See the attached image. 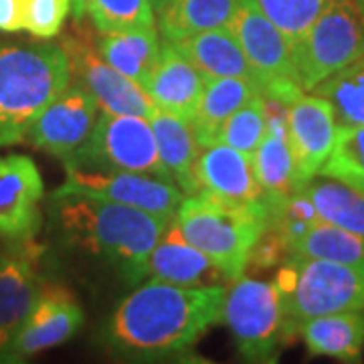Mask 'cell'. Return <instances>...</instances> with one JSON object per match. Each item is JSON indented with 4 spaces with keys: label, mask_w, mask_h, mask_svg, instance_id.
Segmentation results:
<instances>
[{
    "label": "cell",
    "mask_w": 364,
    "mask_h": 364,
    "mask_svg": "<svg viewBox=\"0 0 364 364\" xmlns=\"http://www.w3.org/2000/svg\"><path fill=\"white\" fill-rule=\"evenodd\" d=\"M193 176L195 195L198 196L221 198L245 207L265 205L251 156L225 144H215L198 152Z\"/></svg>",
    "instance_id": "cell-17"
},
{
    "label": "cell",
    "mask_w": 364,
    "mask_h": 364,
    "mask_svg": "<svg viewBox=\"0 0 364 364\" xmlns=\"http://www.w3.org/2000/svg\"><path fill=\"white\" fill-rule=\"evenodd\" d=\"M47 210L61 245L105 263L128 287L142 284L148 257L172 221L104 198L55 191Z\"/></svg>",
    "instance_id": "cell-2"
},
{
    "label": "cell",
    "mask_w": 364,
    "mask_h": 364,
    "mask_svg": "<svg viewBox=\"0 0 364 364\" xmlns=\"http://www.w3.org/2000/svg\"><path fill=\"white\" fill-rule=\"evenodd\" d=\"M85 326V312L75 294L59 282H43L33 310L9 350V363L65 344Z\"/></svg>",
    "instance_id": "cell-12"
},
{
    "label": "cell",
    "mask_w": 364,
    "mask_h": 364,
    "mask_svg": "<svg viewBox=\"0 0 364 364\" xmlns=\"http://www.w3.org/2000/svg\"><path fill=\"white\" fill-rule=\"evenodd\" d=\"M205 83L207 77L174 47L172 41H160L156 67L144 87L158 109L193 122Z\"/></svg>",
    "instance_id": "cell-18"
},
{
    "label": "cell",
    "mask_w": 364,
    "mask_h": 364,
    "mask_svg": "<svg viewBox=\"0 0 364 364\" xmlns=\"http://www.w3.org/2000/svg\"><path fill=\"white\" fill-rule=\"evenodd\" d=\"M320 219L340 229L364 235V191L336 178H312L304 188Z\"/></svg>",
    "instance_id": "cell-27"
},
{
    "label": "cell",
    "mask_w": 364,
    "mask_h": 364,
    "mask_svg": "<svg viewBox=\"0 0 364 364\" xmlns=\"http://www.w3.org/2000/svg\"><path fill=\"white\" fill-rule=\"evenodd\" d=\"M73 21H90L95 31L156 28L150 0H71Z\"/></svg>",
    "instance_id": "cell-28"
},
{
    "label": "cell",
    "mask_w": 364,
    "mask_h": 364,
    "mask_svg": "<svg viewBox=\"0 0 364 364\" xmlns=\"http://www.w3.org/2000/svg\"><path fill=\"white\" fill-rule=\"evenodd\" d=\"M150 126L156 138L160 160L168 170L170 178L176 181L186 196L195 195L193 168L200 148L196 144L193 122L156 107L150 117Z\"/></svg>",
    "instance_id": "cell-24"
},
{
    "label": "cell",
    "mask_w": 364,
    "mask_h": 364,
    "mask_svg": "<svg viewBox=\"0 0 364 364\" xmlns=\"http://www.w3.org/2000/svg\"><path fill=\"white\" fill-rule=\"evenodd\" d=\"M291 247L287 245L284 235L279 233L275 227L267 225L265 231L259 235L255 245L249 251L247 263H245V273L247 275H259L282 265L289 257Z\"/></svg>",
    "instance_id": "cell-36"
},
{
    "label": "cell",
    "mask_w": 364,
    "mask_h": 364,
    "mask_svg": "<svg viewBox=\"0 0 364 364\" xmlns=\"http://www.w3.org/2000/svg\"><path fill=\"white\" fill-rule=\"evenodd\" d=\"M298 334L312 356H328L340 363H360L364 348V312H334L308 318Z\"/></svg>",
    "instance_id": "cell-21"
},
{
    "label": "cell",
    "mask_w": 364,
    "mask_h": 364,
    "mask_svg": "<svg viewBox=\"0 0 364 364\" xmlns=\"http://www.w3.org/2000/svg\"><path fill=\"white\" fill-rule=\"evenodd\" d=\"M71 81L90 91L102 112L140 116L150 119L156 105L142 85L109 65L95 47V26L90 21H73L61 37Z\"/></svg>",
    "instance_id": "cell-9"
},
{
    "label": "cell",
    "mask_w": 364,
    "mask_h": 364,
    "mask_svg": "<svg viewBox=\"0 0 364 364\" xmlns=\"http://www.w3.org/2000/svg\"><path fill=\"white\" fill-rule=\"evenodd\" d=\"M312 93L332 104L338 126H364V55L324 79Z\"/></svg>",
    "instance_id": "cell-29"
},
{
    "label": "cell",
    "mask_w": 364,
    "mask_h": 364,
    "mask_svg": "<svg viewBox=\"0 0 364 364\" xmlns=\"http://www.w3.org/2000/svg\"><path fill=\"white\" fill-rule=\"evenodd\" d=\"M63 164L100 170H126L172 181L158 154L150 119L102 112L90 138Z\"/></svg>",
    "instance_id": "cell-8"
},
{
    "label": "cell",
    "mask_w": 364,
    "mask_h": 364,
    "mask_svg": "<svg viewBox=\"0 0 364 364\" xmlns=\"http://www.w3.org/2000/svg\"><path fill=\"white\" fill-rule=\"evenodd\" d=\"M182 237L203 251L225 282L245 273L249 251L269 225L265 205L245 207L210 196H186L174 215Z\"/></svg>",
    "instance_id": "cell-4"
},
{
    "label": "cell",
    "mask_w": 364,
    "mask_h": 364,
    "mask_svg": "<svg viewBox=\"0 0 364 364\" xmlns=\"http://www.w3.org/2000/svg\"><path fill=\"white\" fill-rule=\"evenodd\" d=\"M259 95V85L245 77L207 79L200 102L193 117V130L198 148L219 144L223 126L239 107Z\"/></svg>",
    "instance_id": "cell-22"
},
{
    "label": "cell",
    "mask_w": 364,
    "mask_h": 364,
    "mask_svg": "<svg viewBox=\"0 0 364 364\" xmlns=\"http://www.w3.org/2000/svg\"><path fill=\"white\" fill-rule=\"evenodd\" d=\"M148 275L176 286H208L225 282L215 263L182 237L174 217L148 257Z\"/></svg>",
    "instance_id": "cell-19"
},
{
    "label": "cell",
    "mask_w": 364,
    "mask_h": 364,
    "mask_svg": "<svg viewBox=\"0 0 364 364\" xmlns=\"http://www.w3.org/2000/svg\"><path fill=\"white\" fill-rule=\"evenodd\" d=\"M227 26L241 43L259 87L273 81L299 83L291 43L261 11L257 0H241Z\"/></svg>",
    "instance_id": "cell-13"
},
{
    "label": "cell",
    "mask_w": 364,
    "mask_h": 364,
    "mask_svg": "<svg viewBox=\"0 0 364 364\" xmlns=\"http://www.w3.org/2000/svg\"><path fill=\"white\" fill-rule=\"evenodd\" d=\"M69 81L61 45L0 41V148L25 142L35 119Z\"/></svg>",
    "instance_id": "cell-3"
},
{
    "label": "cell",
    "mask_w": 364,
    "mask_h": 364,
    "mask_svg": "<svg viewBox=\"0 0 364 364\" xmlns=\"http://www.w3.org/2000/svg\"><path fill=\"white\" fill-rule=\"evenodd\" d=\"M71 4V0H25V31L39 41L59 37Z\"/></svg>",
    "instance_id": "cell-35"
},
{
    "label": "cell",
    "mask_w": 364,
    "mask_h": 364,
    "mask_svg": "<svg viewBox=\"0 0 364 364\" xmlns=\"http://www.w3.org/2000/svg\"><path fill=\"white\" fill-rule=\"evenodd\" d=\"M241 0H170L158 14L162 37L178 41L200 31L227 26Z\"/></svg>",
    "instance_id": "cell-26"
},
{
    "label": "cell",
    "mask_w": 364,
    "mask_h": 364,
    "mask_svg": "<svg viewBox=\"0 0 364 364\" xmlns=\"http://www.w3.org/2000/svg\"><path fill=\"white\" fill-rule=\"evenodd\" d=\"M95 47L109 65L142 87H146L160 55L156 28L95 31Z\"/></svg>",
    "instance_id": "cell-23"
},
{
    "label": "cell",
    "mask_w": 364,
    "mask_h": 364,
    "mask_svg": "<svg viewBox=\"0 0 364 364\" xmlns=\"http://www.w3.org/2000/svg\"><path fill=\"white\" fill-rule=\"evenodd\" d=\"M100 114L95 97L79 83L69 81L26 134V142L41 152L65 160L90 138Z\"/></svg>",
    "instance_id": "cell-14"
},
{
    "label": "cell",
    "mask_w": 364,
    "mask_h": 364,
    "mask_svg": "<svg viewBox=\"0 0 364 364\" xmlns=\"http://www.w3.org/2000/svg\"><path fill=\"white\" fill-rule=\"evenodd\" d=\"M328 0H257L261 11L296 47Z\"/></svg>",
    "instance_id": "cell-32"
},
{
    "label": "cell",
    "mask_w": 364,
    "mask_h": 364,
    "mask_svg": "<svg viewBox=\"0 0 364 364\" xmlns=\"http://www.w3.org/2000/svg\"><path fill=\"white\" fill-rule=\"evenodd\" d=\"M227 289L221 322L231 332L239 354L249 363H273L284 340L298 334L289 322L273 282L241 275Z\"/></svg>",
    "instance_id": "cell-6"
},
{
    "label": "cell",
    "mask_w": 364,
    "mask_h": 364,
    "mask_svg": "<svg viewBox=\"0 0 364 364\" xmlns=\"http://www.w3.org/2000/svg\"><path fill=\"white\" fill-rule=\"evenodd\" d=\"M227 287L176 286L150 279L134 287L104 326L107 350L119 358L154 363L186 354L221 322Z\"/></svg>",
    "instance_id": "cell-1"
},
{
    "label": "cell",
    "mask_w": 364,
    "mask_h": 364,
    "mask_svg": "<svg viewBox=\"0 0 364 364\" xmlns=\"http://www.w3.org/2000/svg\"><path fill=\"white\" fill-rule=\"evenodd\" d=\"M25 31V0H0V33Z\"/></svg>",
    "instance_id": "cell-37"
},
{
    "label": "cell",
    "mask_w": 364,
    "mask_h": 364,
    "mask_svg": "<svg viewBox=\"0 0 364 364\" xmlns=\"http://www.w3.org/2000/svg\"><path fill=\"white\" fill-rule=\"evenodd\" d=\"M43 255L45 247L35 239L13 241L0 251V363H9V350L45 282Z\"/></svg>",
    "instance_id": "cell-11"
},
{
    "label": "cell",
    "mask_w": 364,
    "mask_h": 364,
    "mask_svg": "<svg viewBox=\"0 0 364 364\" xmlns=\"http://www.w3.org/2000/svg\"><path fill=\"white\" fill-rule=\"evenodd\" d=\"M65 182L55 193H75L95 196L126 207L140 208L152 215L174 217L184 200L181 186L150 174L126 172V170L83 168L63 164Z\"/></svg>",
    "instance_id": "cell-10"
},
{
    "label": "cell",
    "mask_w": 364,
    "mask_h": 364,
    "mask_svg": "<svg viewBox=\"0 0 364 364\" xmlns=\"http://www.w3.org/2000/svg\"><path fill=\"white\" fill-rule=\"evenodd\" d=\"M289 322L334 312H364V267L289 253L273 279Z\"/></svg>",
    "instance_id": "cell-5"
},
{
    "label": "cell",
    "mask_w": 364,
    "mask_h": 364,
    "mask_svg": "<svg viewBox=\"0 0 364 364\" xmlns=\"http://www.w3.org/2000/svg\"><path fill=\"white\" fill-rule=\"evenodd\" d=\"M263 136H265V119H263L261 100L257 95L243 107H239L233 116L225 122L221 136H219V144H225L229 148H235L243 154L253 156Z\"/></svg>",
    "instance_id": "cell-33"
},
{
    "label": "cell",
    "mask_w": 364,
    "mask_h": 364,
    "mask_svg": "<svg viewBox=\"0 0 364 364\" xmlns=\"http://www.w3.org/2000/svg\"><path fill=\"white\" fill-rule=\"evenodd\" d=\"M320 221L322 219L318 210L304 191H296L294 195L287 196L279 207L269 213V225L284 235V239L291 249L296 247V243L301 241Z\"/></svg>",
    "instance_id": "cell-34"
},
{
    "label": "cell",
    "mask_w": 364,
    "mask_h": 364,
    "mask_svg": "<svg viewBox=\"0 0 364 364\" xmlns=\"http://www.w3.org/2000/svg\"><path fill=\"white\" fill-rule=\"evenodd\" d=\"M291 253H299L312 259L336 261L364 267V235L352 233L336 225L320 221L301 241L296 243Z\"/></svg>",
    "instance_id": "cell-30"
},
{
    "label": "cell",
    "mask_w": 364,
    "mask_h": 364,
    "mask_svg": "<svg viewBox=\"0 0 364 364\" xmlns=\"http://www.w3.org/2000/svg\"><path fill=\"white\" fill-rule=\"evenodd\" d=\"M43 195L45 184L33 158L0 156V239L9 243L35 239L43 223Z\"/></svg>",
    "instance_id": "cell-16"
},
{
    "label": "cell",
    "mask_w": 364,
    "mask_h": 364,
    "mask_svg": "<svg viewBox=\"0 0 364 364\" xmlns=\"http://www.w3.org/2000/svg\"><path fill=\"white\" fill-rule=\"evenodd\" d=\"M172 43L207 79L245 77L257 83L247 55L229 26L200 31Z\"/></svg>",
    "instance_id": "cell-20"
},
{
    "label": "cell",
    "mask_w": 364,
    "mask_h": 364,
    "mask_svg": "<svg viewBox=\"0 0 364 364\" xmlns=\"http://www.w3.org/2000/svg\"><path fill=\"white\" fill-rule=\"evenodd\" d=\"M364 55V9L356 0H328L294 47L299 83L312 91Z\"/></svg>",
    "instance_id": "cell-7"
},
{
    "label": "cell",
    "mask_w": 364,
    "mask_h": 364,
    "mask_svg": "<svg viewBox=\"0 0 364 364\" xmlns=\"http://www.w3.org/2000/svg\"><path fill=\"white\" fill-rule=\"evenodd\" d=\"M338 134L332 104L316 93H304L289 112L287 142L294 158V182L301 191L320 174Z\"/></svg>",
    "instance_id": "cell-15"
},
{
    "label": "cell",
    "mask_w": 364,
    "mask_h": 364,
    "mask_svg": "<svg viewBox=\"0 0 364 364\" xmlns=\"http://www.w3.org/2000/svg\"><path fill=\"white\" fill-rule=\"evenodd\" d=\"M356 2H358V4H360V6L364 9V0H356Z\"/></svg>",
    "instance_id": "cell-39"
},
{
    "label": "cell",
    "mask_w": 364,
    "mask_h": 364,
    "mask_svg": "<svg viewBox=\"0 0 364 364\" xmlns=\"http://www.w3.org/2000/svg\"><path fill=\"white\" fill-rule=\"evenodd\" d=\"M150 2H152V9H154V13L160 14L162 11H164V9H166V6H168L170 0H150Z\"/></svg>",
    "instance_id": "cell-38"
},
{
    "label": "cell",
    "mask_w": 364,
    "mask_h": 364,
    "mask_svg": "<svg viewBox=\"0 0 364 364\" xmlns=\"http://www.w3.org/2000/svg\"><path fill=\"white\" fill-rule=\"evenodd\" d=\"M320 176L336 178L364 191V126H338L336 142Z\"/></svg>",
    "instance_id": "cell-31"
},
{
    "label": "cell",
    "mask_w": 364,
    "mask_h": 364,
    "mask_svg": "<svg viewBox=\"0 0 364 364\" xmlns=\"http://www.w3.org/2000/svg\"><path fill=\"white\" fill-rule=\"evenodd\" d=\"M253 172L259 184L265 207L272 213L279 207L287 196L296 193L294 182V158L289 142L284 136L267 134L251 156Z\"/></svg>",
    "instance_id": "cell-25"
}]
</instances>
